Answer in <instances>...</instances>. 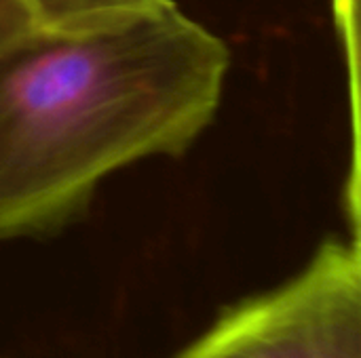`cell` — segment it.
I'll return each instance as SVG.
<instances>
[{
	"label": "cell",
	"instance_id": "1",
	"mask_svg": "<svg viewBox=\"0 0 361 358\" xmlns=\"http://www.w3.org/2000/svg\"><path fill=\"white\" fill-rule=\"evenodd\" d=\"M220 36L173 0L125 23L32 27L0 49V241L51 232L114 171L178 156L214 120Z\"/></svg>",
	"mask_w": 361,
	"mask_h": 358
},
{
	"label": "cell",
	"instance_id": "2",
	"mask_svg": "<svg viewBox=\"0 0 361 358\" xmlns=\"http://www.w3.org/2000/svg\"><path fill=\"white\" fill-rule=\"evenodd\" d=\"M178 358H361V251L326 243L292 281L226 312Z\"/></svg>",
	"mask_w": 361,
	"mask_h": 358
},
{
	"label": "cell",
	"instance_id": "3",
	"mask_svg": "<svg viewBox=\"0 0 361 358\" xmlns=\"http://www.w3.org/2000/svg\"><path fill=\"white\" fill-rule=\"evenodd\" d=\"M332 13L349 84L351 160L347 177V213L353 236L351 243L361 251V0H332Z\"/></svg>",
	"mask_w": 361,
	"mask_h": 358
},
{
	"label": "cell",
	"instance_id": "4",
	"mask_svg": "<svg viewBox=\"0 0 361 358\" xmlns=\"http://www.w3.org/2000/svg\"><path fill=\"white\" fill-rule=\"evenodd\" d=\"M34 27L59 34L106 30L169 0H19Z\"/></svg>",
	"mask_w": 361,
	"mask_h": 358
},
{
	"label": "cell",
	"instance_id": "5",
	"mask_svg": "<svg viewBox=\"0 0 361 358\" xmlns=\"http://www.w3.org/2000/svg\"><path fill=\"white\" fill-rule=\"evenodd\" d=\"M34 27L19 0H0V49Z\"/></svg>",
	"mask_w": 361,
	"mask_h": 358
}]
</instances>
